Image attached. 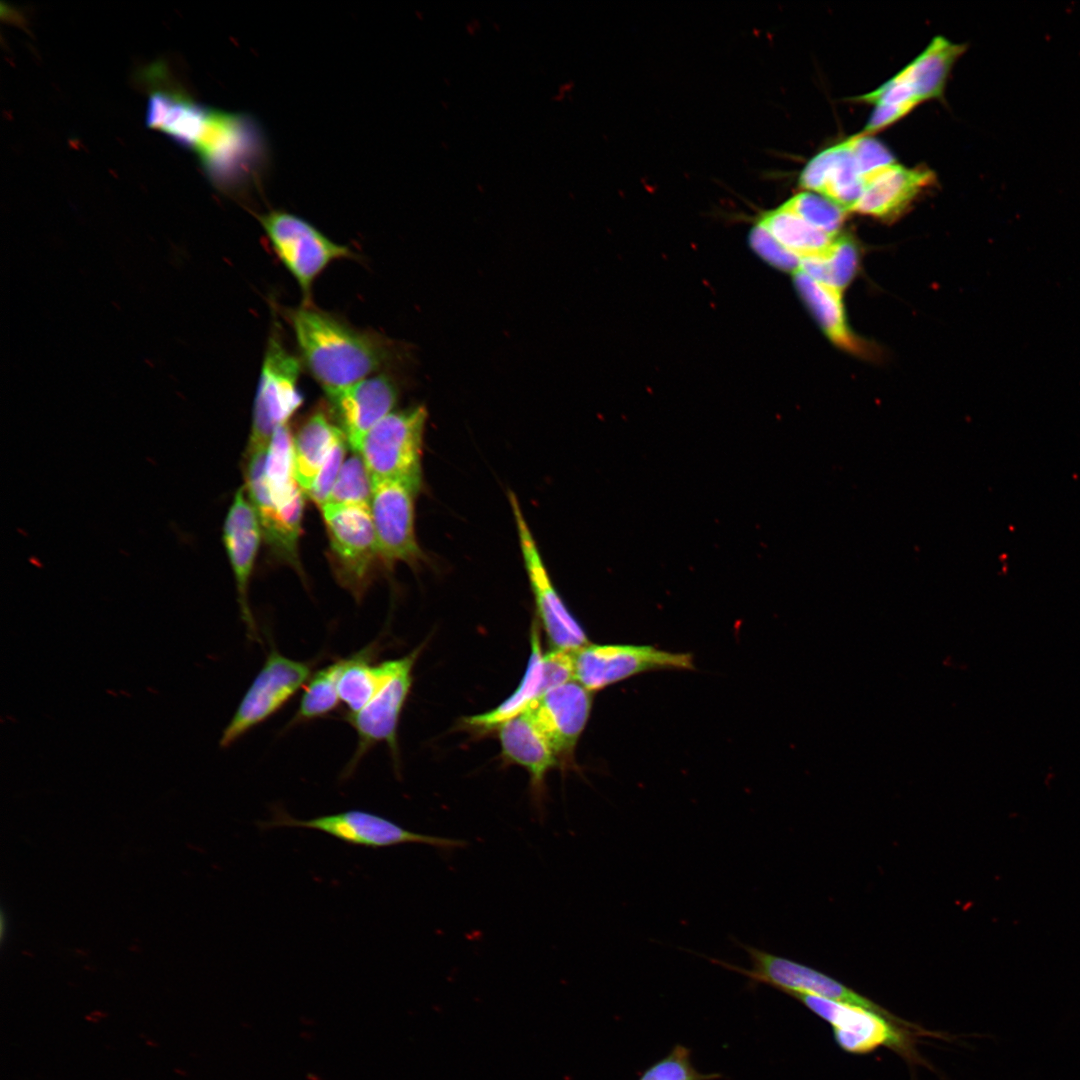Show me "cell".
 Instances as JSON below:
<instances>
[{"mask_svg":"<svg viewBox=\"0 0 1080 1080\" xmlns=\"http://www.w3.org/2000/svg\"><path fill=\"white\" fill-rule=\"evenodd\" d=\"M146 120L150 127L192 151L210 178L223 185L239 178L258 155L256 129L241 114L159 91L150 97Z\"/></svg>","mask_w":1080,"mask_h":1080,"instance_id":"1","label":"cell"},{"mask_svg":"<svg viewBox=\"0 0 1080 1080\" xmlns=\"http://www.w3.org/2000/svg\"><path fill=\"white\" fill-rule=\"evenodd\" d=\"M287 317L303 363L325 393L384 372L405 355L392 340L353 328L311 304L288 310Z\"/></svg>","mask_w":1080,"mask_h":1080,"instance_id":"2","label":"cell"},{"mask_svg":"<svg viewBox=\"0 0 1080 1080\" xmlns=\"http://www.w3.org/2000/svg\"><path fill=\"white\" fill-rule=\"evenodd\" d=\"M791 997L830 1023L835 1041L849 1053L864 1054L887 1047L906 1060L915 1062L919 1060L914 1046L915 1037L929 1034L899 1017H889L861 1006L811 994H794Z\"/></svg>","mask_w":1080,"mask_h":1080,"instance_id":"3","label":"cell"},{"mask_svg":"<svg viewBox=\"0 0 1080 1080\" xmlns=\"http://www.w3.org/2000/svg\"><path fill=\"white\" fill-rule=\"evenodd\" d=\"M427 417L424 405L393 411L363 437L354 452L363 458L372 481H399L421 491Z\"/></svg>","mask_w":1080,"mask_h":1080,"instance_id":"4","label":"cell"},{"mask_svg":"<svg viewBox=\"0 0 1080 1080\" xmlns=\"http://www.w3.org/2000/svg\"><path fill=\"white\" fill-rule=\"evenodd\" d=\"M329 538V559L336 580L360 601L381 561L368 505L325 504L320 508ZM382 562V561H381Z\"/></svg>","mask_w":1080,"mask_h":1080,"instance_id":"5","label":"cell"},{"mask_svg":"<svg viewBox=\"0 0 1080 1080\" xmlns=\"http://www.w3.org/2000/svg\"><path fill=\"white\" fill-rule=\"evenodd\" d=\"M259 826L263 830L283 827L317 830L347 844L372 849L424 844L452 851L467 845L462 839L416 833L381 815L357 809L298 819L280 806L273 807L270 819L260 822Z\"/></svg>","mask_w":1080,"mask_h":1080,"instance_id":"6","label":"cell"},{"mask_svg":"<svg viewBox=\"0 0 1080 1080\" xmlns=\"http://www.w3.org/2000/svg\"><path fill=\"white\" fill-rule=\"evenodd\" d=\"M273 251L297 281L310 304L316 278L338 259L354 258L349 247L335 243L306 220L285 211H270L259 217Z\"/></svg>","mask_w":1080,"mask_h":1080,"instance_id":"7","label":"cell"},{"mask_svg":"<svg viewBox=\"0 0 1080 1080\" xmlns=\"http://www.w3.org/2000/svg\"><path fill=\"white\" fill-rule=\"evenodd\" d=\"M300 372L301 362L287 349L274 326L259 375L248 446L268 447L275 429L286 424L302 405Z\"/></svg>","mask_w":1080,"mask_h":1080,"instance_id":"8","label":"cell"},{"mask_svg":"<svg viewBox=\"0 0 1080 1080\" xmlns=\"http://www.w3.org/2000/svg\"><path fill=\"white\" fill-rule=\"evenodd\" d=\"M735 943L747 953L750 968H743L722 959L704 955L701 957L724 969L744 975L749 980L750 987L767 985L790 996L811 994L897 1017L871 999L809 966L738 941Z\"/></svg>","mask_w":1080,"mask_h":1080,"instance_id":"9","label":"cell"},{"mask_svg":"<svg viewBox=\"0 0 1080 1080\" xmlns=\"http://www.w3.org/2000/svg\"><path fill=\"white\" fill-rule=\"evenodd\" d=\"M313 663L286 657L271 647L262 668L244 694L220 738L229 747L254 727L278 712L307 684Z\"/></svg>","mask_w":1080,"mask_h":1080,"instance_id":"10","label":"cell"},{"mask_svg":"<svg viewBox=\"0 0 1080 1080\" xmlns=\"http://www.w3.org/2000/svg\"><path fill=\"white\" fill-rule=\"evenodd\" d=\"M694 669L690 653L650 645L588 643L574 651V680L591 692L646 672Z\"/></svg>","mask_w":1080,"mask_h":1080,"instance_id":"11","label":"cell"},{"mask_svg":"<svg viewBox=\"0 0 1080 1080\" xmlns=\"http://www.w3.org/2000/svg\"><path fill=\"white\" fill-rule=\"evenodd\" d=\"M422 646L393 659L387 679L372 699L358 712L346 713L345 721L357 734V747L344 770V778L356 769L362 757L376 744L385 743L392 755H398L397 729L413 682V668Z\"/></svg>","mask_w":1080,"mask_h":1080,"instance_id":"12","label":"cell"},{"mask_svg":"<svg viewBox=\"0 0 1080 1080\" xmlns=\"http://www.w3.org/2000/svg\"><path fill=\"white\" fill-rule=\"evenodd\" d=\"M524 568L534 596L538 622L553 649L575 651L589 643L580 623L570 613L549 575L537 542L513 491L508 492Z\"/></svg>","mask_w":1080,"mask_h":1080,"instance_id":"13","label":"cell"},{"mask_svg":"<svg viewBox=\"0 0 1080 1080\" xmlns=\"http://www.w3.org/2000/svg\"><path fill=\"white\" fill-rule=\"evenodd\" d=\"M372 482L370 509L381 561L389 569L397 562L412 568L426 563L415 532V500L420 491L399 481Z\"/></svg>","mask_w":1080,"mask_h":1080,"instance_id":"14","label":"cell"},{"mask_svg":"<svg viewBox=\"0 0 1080 1080\" xmlns=\"http://www.w3.org/2000/svg\"><path fill=\"white\" fill-rule=\"evenodd\" d=\"M592 693L572 680L547 691L527 710L560 764L573 762L575 747L590 717Z\"/></svg>","mask_w":1080,"mask_h":1080,"instance_id":"15","label":"cell"},{"mask_svg":"<svg viewBox=\"0 0 1080 1080\" xmlns=\"http://www.w3.org/2000/svg\"><path fill=\"white\" fill-rule=\"evenodd\" d=\"M399 394L397 380L386 371L326 393L332 414L353 451L377 423L393 412Z\"/></svg>","mask_w":1080,"mask_h":1080,"instance_id":"16","label":"cell"},{"mask_svg":"<svg viewBox=\"0 0 1080 1080\" xmlns=\"http://www.w3.org/2000/svg\"><path fill=\"white\" fill-rule=\"evenodd\" d=\"M262 535L256 510L244 487L237 490L223 526L224 545L234 573L241 618L248 635L258 632L248 602V586Z\"/></svg>","mask_w":1080,"mask_h":1080,"instance_id":"17","label":"cell"},{"mask_svg":"<svg viewBox=\"0 0 1080 1080\" xmlns=\"http://www.w3.org/2000/svg\"><path fill=\"white\" fill-rule=\"evenodd\" d=\"M497 731L503 757L529 773L534 806L543 818L545 779L560 764L555 752L529 711L503 723Z\"/></svg>","mask_w":1080,"mask_h":1080,"instance_id":"18","label":"cell"},{"mask_svg":"<svg viewBox=\"0 0 1080 1080\" xmlns=\"http://www.w3.org/2000/svg\"><path fill=\"white\" fill-rule=\"evenodd\" d=\"M293 436L286 424L278 426L268 445L265 478L271 500L288 533L296 540L301 533L303 494L295 474Z\"/></svg>","mask_w":1080,"mask_h":1080,"instance_id":"19","label":"cell"},{"mask_svg":"<svg viewBox=\"0 0 1080 1080\" xmlns=\"http://www.w3.org/2000/svg\"><path fill=\"white\" fill-rule=\"evenodd\" d=\"M865 189L853 211L879 218L902 212L918 193L934 181L925 168L888 166L864 178Z\"/></svg>","mask_w":1080,"mask_h":1080,"instance_id":"20","label":"cell"},{"mask_svg":"<svg viewBox=\"0 0 1080 1080\" xmlns=\"http://www.w3.org/2000/svg\"><path fill=\"white\" fill-rule=\"evenodd\" d=\"M267 449L268 447L264 446H248L246 449V492L256 510L262 534L272 551L299 569L298 541L286 530L268 491L265 478Z\"/></svg>","mask_w":1080,"mask_h":1080,"instance_id":"21","label":"cell"},{"mask_svg":"<svg viewBox=\"0 0 1080 1080\" xmlns=\"http://www.w3.org/2000/svg\"><path fill=\"white\" fill-rule=\"evenodd\" d=\"M531 653L525 674L515 691L492 710L464 718L466 727L478 733L497 729L503 723L523 714L544 694L543 651L539 622L532 624Z\"/></svg>","mask_w":1080,"mask_h":1080,"instance_id":"22","label":"cell"},{"mask_svg":"<svg viewBox=\"0 0 1080 1080\" xmlns=\"http://www.w3.org/2000/svg\"><path fill=\"white\" fill-rule=\"evenodd\" d=\"M966 48L938 36L894 77L910 89L918 103L940 97L953 64Z\"/></svg>","mask_w":1080,"mask_h":1080,"instance_id":"23","label":"cell"},{"mask_svg":"<svg viewBox=\"0 0 1080 1080\" xmlns=\"http://www.w3.org/2000/svg\"><path fill=\"white\" fill-rule=\"evenodd\" d=\"M342 433L323 411H317L293 436L295 474L303 491L310 489L332 445Z\"/></svg>","mask_w":1080,"mask_h":1080,"instance_id":"24","label":"cell"},{"mask_svg":"<svg viewBox=\"0 0 1080 1080\" xmlns=\"http://www.w3.org/2000/svg\"><path fill=\"white\" fill-rule=\"evenodd\" d=\"M375 646L343 658L338 679L340 701L348 708L347 713L360 711L376 694L389 676L393 659L373 664Z\"/></svg>","mask_w":1080,"mask_h":1080,"instance_id":"25","label":"cell"},{"mask_svg":"<svg viewBox=\"0 0 1080 1080\" xmlns=\"http://www.w3.org/2000/svg\"><path fill=\"white\" fill-rule=\"evenodd\" d=\"M794 282L825 334L835 344L857 350L859 344L846 324L841 291L813 280L801 270L794 273Z\"/></svg>","mask_w":1080,"mask_h":1080,"instance_id":"26","label":"cell"},{"mask_svg":"<svg viewBox=\"0 0 1080 1080\" xmlns=\"http://www.w3.org/2000/svg\"><path fill=\"white\" fill-rule=\"evenodd\" d=\"M758 223L801 259L825 253L836 237L816 229L783 205L763 214Z\"/></svg>","mask_w":1080,"mask_h":1080,"instance_id":"27","label":"cell"},{"mask_svg":"<svg viewBox=\"0 0 1080 1080\" xmlns=\"http://www.w3.org/2000/svg\"><path fill=\"white\" fill-rule=\"evenodd\" d=\"M858 264V252L847 236L835 237L827 251L818 256L801 259L800 270L813 280L844 289L853 279Z\"/></svg>","mask_w":1080,"mask_h":1080,"instance_id":"28","label":"cell"},{"mask_svg":"<svg viewBox=\"0 0 1080 1080\" xmlns=\"http://www.w3.org/2000/svg\"><path fill=\"white\" fill-rule=\"evenodd\" d=\"M343 659L325 666L313 673L299 701L295 716L290 726L324 717L334 711L341 702L338 693V679Z\"/></svg>","mask_w":1080,"mask_h":1080,"instance_id":"29","label":"cell"},{"mask_svg":"<svg viewBox=\"0 0 1080 1080\" xmlns=\"http://www.w3.org/2000/svg\"><path fill=\"white\" fill-rule=\"evenodd\" d=\"M864 189L865 180L859 172L848 140L837 144L836 154L821 195L836 203L844 211H853Z\"/></svg>","mask_w":1080,"mask_h":1080,"instance_id":"30","label":"cell"},{"mask_svg":"<svg viewBox=\"0 0 1080 1080\" xmlns=\"http://www.w3.org/2000/svg\"><path fill=\"white\" fill-rule=\"evenodd\" d=\"M373 482L358 452L348 457L340 470L326 504H361L370 506Z\"/></svg>","mask_w":1080,"mask_h":1080,"instance_id":"31","label":"cell"},{"mask_svg":"<svg viewBox=\"0 0 1080 1080\" xmlns=\"http://www.w3.org/2000/svg\"><path fill=\"white\" fill-rule=\"evenodd\" d=\"M783 206L830 236H836L845 217V211L836 203L810 191L793 196Z\"/></svg>","mask_w":1080,"mask_h":1080,"instance_id":"32","label":"cell"},{"mask_svg":"<svg viewBox=\"0 0 1080 1080\" xmlns=\"http://www.w3.org/2000/svg\"><path fill=\"white\" fill-rule=\"evenodd\" d=\"M690 1048L676 1044L669 1053L652 1063L637 1080H717L719 1073H702L692 1062Z\"/></svg>","mask_w":1080,"mask_h":1080,"instance_id":"33","label":"cell"},{"mask_svg":"<svg viewBox=\"0 0 1080 1080\" xmlns=\"http://www.w3.org/2000/svg\"><path fill=\"white\" fill-rule=\"evenodd\" d=\"M346 443L348 442L344 433H342L332 445L315 480L306 492L319 508L327 503L340 473L344 463Z\"/></svg>","mask_w":1080,"mask_h":1080,"instance_id":"34","label":"cell"},{"mask_svg":"<svg viewBox=\"0 0 1080 1080\" xmlns=\"http://www.w3.org/2000/svg\"><path fill=\"white\" fill-rule=\"evenodd\" d=\"M848 142L863 178L896 164L887 147L873 137L861 134L849 138Z\"/></svg>","mask_w":1080,"mask_h":1080,"instance_id":"35","label":"cell"},{"mask_svg":"<svg viewBox=\"0 0 1080 1080\" xmlns=\"http://www.w3.org/2000/svg\"><path fill=\"white\" fill-rule=\"evenodd\" d=\"M749 239L752 248L769 264L793 273L800 270L801 258L780 244L761 224L753 227Z\"/></svg>","mask_w":1080,"mask_h":1080,"instance_id":"36","label":"cell"},{"mask_svg":"<svg viewBox=\"0 0 1080 1080\" xmlns=\"http://www.w3.org/2000/svg\"><path fill=\"white\" fill-rule=\"evenodd\" d=\"M544 693L574 680V651L552 649L543 653Z\"/></svg>","mask_w":1080,"mask_h":1080,"instance_id":"37","label":"cell"},{"mask_svg":"<svg viewBox=\"0 0 1080 1080\" xmlns=\"http://www.w3.org/2000/svg\"><path fill=\"white\" fill-rule=\"evenodd\" d=\"M835 154L836 145L829 147L814 156L800 173V186L810 192H818L821 194Z\"/></svg>","mask_w":1080,"mask_h":1080,"instance_id":"38","label":"cell"},{"mask_svg":"<svg viewBox=\"0 0 1080 1080\" xmlns=\"http://www.w3.org/2000/svg\"><path fill=\"white\" fill-rule=\"evenodd\" d=\"M917 104L905 103L898 105H876L863 134L879 131L908 114Z\"/></svg>","mask_w":1080,"mask_h":1080,"instance_id":"39","label":"cell"}]
</instances>
